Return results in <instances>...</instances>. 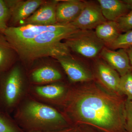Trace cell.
<instances>
[{
	"label": "cell",
	"instance_id": "obj_1",
	"mask_svg": "<svg viewBox=\"0 0 132 132\" xmlns=\"http://www.w3.org/2000/svg\"><path fill=\"white\" fill-rule=\"evenodd\" d=\"M125 101L120 95L91 85L69 89L60 106L71 126L126 132Z\"/></svg>",
	"mask_w": 132,
	"mask_h": 132
},
{
	"label": "cell",
	"instance_id": "obj_2",
	"mask_svg": "<svg viewBox=\"0 0 132 132\" xmlns=\"http://www.w3.org/2000/svg\"><path fill=\"white\" fill-rule=\"evenodd\" d=\"M13 118L25 132L61 130L71 126L63 113L29 95L16 108Z\"/></svg>",
	"mask_w": 132,
	"mask_h": 132
},
{
	"label": "cell",
	"instance_id": "obj_3",
	"mask_svg": "<svg viewBox=\"0 0 132 132\" xmlns=\"http://www.w3.org/2000/svg\"><path fill=\"white\" fill-rule=\"evenodd\" d=\"M79 30L72 24H68L64 28L45 32L13 48L22 60L27 63L42 57L55 58L70 55V49L61 41Z\"/></svg>",
	"mask_w": 132,
	"mask_h": 132
},
{
	"label": "cell",
	"instance_id": "obj_4",
	"mask_svg": "<svg viewBox=\"0 0 132 132\" xmlns=\"http://www.w3.org/2000/svg\"><path fill=\"white\" fill-rule=\"evenodd\" d=\"M30 86L20 66L0 72V109L11 114L29 95Z\"/></svg>",
	"mask_w": 132,
	"mask_h": 132
},
{
	"label": "cell",
	"instance_id": "obj_5",
	"mask_svg": "<svg viewBox=\"0 0 132 132\" xmlns=\"http://www.w3.org/2000/svg\"><path fill=\"white\" fill-rule=\"evenodd\" d=\"M65 40L70 50L89 59L95 58L100 54L105 45L93 30L79 29Z\"/></svg>",
	"mask_w": 132,
	"mask_h": 132
},
{
	"label": "cell",
	"instance_id": "obj_6",
	"mask_svg": "<svg viewBox=\"0 0 132 132\" xmlns=\"http://www.w3.org/2000/svg\"><path fill=\"white\" fill-rule=\"evenodd\" d=\"M68 24L57 23L48 26L23 25L21 26L8 27L4 35L13 48L28 42L45 32L56 31L64 28Z\"/></svg>",
	"mask_w": 132,
	"mask_h": 132
},
{
	"label": "cell",
	"instance_id": "obj_7",
	"mask_svg": "<svg viewBox=\"0 0 132 132\" xmlns=\"http://www.w3.org/2000/svg\"><path fill=\"white\" fill-rule=\"evenodd\" d=\"M69 89L60 83H50L39 86H32L29 95L33 98L49 105H59L67 95Z\"/></svg>",
	"mask_w": 132,
	"mask_h": 132
},
{
	"label": "cell",
	"instance_id": "obj_8",
	"mask_svg": "<svg viewBox=\"0 0 132 132\" xmlns=\"http://www.w3.org/2000/svg\"><path fill=\"white\" fill-rule=\"evenodd\" d=\"M10 12L9 27L24 21L46 2L42 0H5Z\"/></svg>",
	"mask_w": 132,
	"mask_h": 132
},
{
	"label": "cell",
	"instance_id": "obj_9",
	"mask_svg": "<svg viewBox=\"0 0 132 132\" xmlns=\"http://www.w3.org/2000/svg\"><path fill=\"white\" fill-rule=\"evenodd\" d=\"M86 2L78 18L71 23L80 30H93L106 21L97 2Z\"/></svg>",
	"mask_w": 132,
	"mask_h": 132
},
{
	"label": "cell",
	"instance_id": "obj_10",
	"mask_svg": "<svg viewBox=\"0 0 132 132\" xmlns=\"http://www.w3.org/2000/svg\"><path fill=\"white\" fill-rule=\"evenodd\" d=\"M55 59L59 61L71 82H86L93 79L91 72L71 55H61Z\"/></svg>",
	"mask_w": 132,
	"mask_h": 132
},
{
	"label": "cell",
	"instance_id": "obj_11",
	"mask_svg": "<svg viewBox=\"0 0 132 132\" xmlns=\"http://www.w3.org/2000/svg\"><path fill=\"white\" fill-rule=\"evenodd\" d=\"M100 54L105 62L118 72L120 77L132 71L126 49L121 48L114 51L104 47Z\"/></svg>",
	"mask_w": 132,
	"mask_h": 132
},
{
	"label": "cell",
	"instance_id": "obj_12",
	"mask_svg": "<svg viewBox=\"0 0 132 132\" xmlns=\"http://www.w3.org/2000/svg\"><path fill=\"white\" fill-rule=\"evenodd\" d=\"M95 71L97 78L108 92L121 95L119 88L121 77L117 71L102 61L97 62Z\"/></svg>",
	"mask_w": 132,
	"mask_h": 132
},
{
	"label": "cell",
	"instance_id": "obj_13",
	"mask_svg": "<svg viewBox=\"0 0 132 132\" xmlns=\"http://www.w3.org/2000/svg\"><path fill=\"white\" fill-rule=\"evenodd\" d=\"M59 2L57 0L46 2L24 21L23 25L48 26L57 24L56 8Z\"/></svg>",
	"mask_w": 132,
	"mask_h": 132
},
{
	"label": "cell",
	"instance_id": "obj_14",
	"mask_svg": "<svg viewBox=\"0 0 132 132\" xmlns=\"http://www.w3.org/2000/svg\"><path fill=\"white\" fill-rule=\"evenodd\" d=\"M86 1L80 0L59 1L56 8L57 23L71 24L78 18L85 6Z\"/></svg>",
	"mask_w": 132,
	"mask_h": 132
},
{
	"label": "cell",
	"instance_id": "obj_15",
	"mask_svg": "<svg viewBox=\"0 0 132 132\" xmlns=\"http://www.w3.org/2000/svg\"><path fill=\"white\" fill-rule=\"evenodd\" d=\"M62 78L61 73L51 66H42L31 72L30 79L32 86H39L54 83Z\"/></svg>",
	"mask_w": 132,
	"mask_h": 132
},
{
	"label": "cell",
	"instance_id": "obj_16",
	"mask_svg": "<svg viewBox=\"0 0 132 132\" xmlns=\"http://www.w3.org/2000/svg\"><path fill=\"white\" fill-rule=\"evenodd\" d=\"M103 16L106 20L117 21L119 18L129 12L127 5L119 0L97 1Z\"/></svg>",
	"mask_w": 132,
	"mask_h": 132
},
{
	"label": "cell",
	"instance_id": "obj_17",
	"mask_svg": "<svg viewBox=\"0 0 132 132\" xmlns=\"http://www.w3.org/2000/svg\"><path fill=\"white\" fill-rule=\"evenodd\" d=\"M16 55L4 35L0 34V72L8 71L14 65Z\"/></svg>",
	"mask_w": 132,
	"mask_h": 132
},
{
	"label": "cell",
	"instance_id": "obj_18",
	"mask_svg": "<svg viewBox=\"0 0 132 132\" xmlns=\"http://www.w3.org/2000/svg\"><path fill=\"white\" fill-rule=\"evenodd\" d=\"M97 37L107 46L113 42L120 34L117 22L108 21L99 25L95 29Z\"/></svg>",
	"mask_w": 132,
	"mask_h": 132
},
{
	"label": "cell",
	"instance_id": "obj_19",
	"mask_svg": "<svg viewBox=\"0 0 132 132\" xmlns=\"http://www.w3.org/2000/svg\"><path fill=\"white\" fill-rule=\"evenodd\" d=\"M0 132H25L11 114L0 109Z\"/></svg>",
	"mask_w": 132,
	"mask_h": 132
},
{
	"label": "cell",
	"instance_id": "obj_20",
	"mask_svg": "<svg viewBox=\"0 0 132 132\" xmlns=\"http://www.w3.org/2000/svg\"><path fill=\"white\" fill-rule=\"evenodd\" d=\"M110 49H126L132 47V30L120 34L113 42L108 45Z\"/></svg>",
	"mask_w": 132,
	"mask_h": 132
},
{
	"label": "cell",
	"instance_id": "obj_21",
	"mask_svg": "<svg viewBox=\"0 0 132 132\" xmlns=\"http://www.w3.org/2000/svg\"><path fill=\"white\" fill-rule=\"evenodd\" d=\"M120 91L121 94H125L127 100L132 101V71L121 77Z\"/></svg>",
	"mask_w": 132,
	"mask_h": 132
},
{
	"label": "cell",
	"instance_id": "obj_22",
	"mask_svg": "<svg viewBox=\"0 0 132 132\" xmlns=\"http://www.w3.org/2000/svg\"><path fill=\"white\" fill-rule=\"evenodd\" d=\"M10 12L5 1L0 0V34H4L9 27Z\"/></svg>",
	"mask_w": 132,
	"mask_h": 132
},
{
	"label": "cell",
	"instance_id": "obj_23",
	"mask_svg": "<svg viewBox=\"0 0 132 132\" xmlns=\"http://www.w3.org/2000/svg\"><path fill=\"white\" fill-rule=\"evenodd\" d=\"M116 22L120 32L132 30V10L119 18Z\"/></svg>",
	"mask_w": 132,
	"mask_h": 132
},
{
	"label": "cell",
	"instance_id": "obj_24",
	"mask_svg": "<svg viewBox=\"0 0 132 132\" xmlns=\"http://www.w3.org/2000/svg\"><path fill=\"white\" fill-rule=\"evenodd\" d=\"M126 130L127 132H132V101H125Z\"/></svg>",
	"mask_w": 132,
	"mask_h": 132
},
{
	"label": "cell",
	"instance_id": "obj_25",
	"mask_svg": "<svg viewBox=\"0 0 132 132\" xmlns=\"http://www.w3.org/2000/svg\"><path fill=\"white\" fill-rule=\"evenodd\" d=\"M46 132H79V126H71L61 130Z\"/></svg>",
	"mask_w": 132,
	"mask_h": 132
},
{
	"label": "cell",
	"instance_id": "obj_26",
	"mask_svg": "<svg viewBox=\"0 0 132 132\" xmlns=\"http://www.w3.org/2000/svg\"><path fill=\"white\" fill-rule=\"evenodd\" d=\"M127 52L129 60H130V63L132 67V47L128 48L126 49Z\"/></svg>",
	"mask_w": 132,
	"mask_h": 132
},
{
	"label": "cell",
	"instance_id": "obj_27",
	"mask_svg": "<svg viewBox=\"0 0 132 132\" xmlns=\"http://www.w3.org/2000/svg\"><path fill=\"white\" fill-rule=\"evenodd\" d=\"M79 127V132H101L99 131L98 132L94 131V130L91 129L90 128H82L80 127Z\"/></svg>",
	"mask_w": 132,
	"mask_h": 132
},
{
	"label": "cell",
	"instance_id": "obj_28",
	"mask_svg": "<svg viewBox=\"0 0 132 132\" xmlns=\"http://www.w3.org/2000/svg\"><path fill=\"white\" fill-rule=\"evenodd\" d=\"M122 1L127 5L130 10H132V0H123Z\"/></svg>",
	"mask_w": 132,
	"mask_h": 132
},
{
	"label": "cell",
	"instance_id": "obj_29",
	"mask_svg": "<svg viewBox=\"0 0 132 132\" xmlns=\"http://www.w3.org/2000/svg\"><path fill=\"white\" fill-rule=\"evenodd\" d=\"M28 132H42L40 131H30Z\"/></svg>",
	"mask_w": 132,
	"mask_h": 132
}]
</instances>
